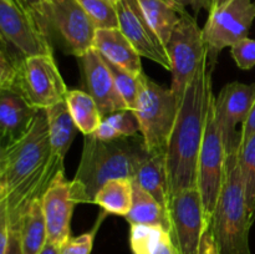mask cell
<instances>
[{"label":"cell","instance_id":"cell-28","mask_svg":"<svg viewBox=\"0 0 255 254\" xmlns=\"http://www.w3.org/2000/svg\"><path fill=\"white\" fill-rule=\"evenodd\" d=\"M238 162L246 192L247 206L252 218L255 221V133L241 142Z\"/></svg>","mask_w":255,"mask_h":254},{"label":"cell","instance_id":"cell-26","mask_svg":"<svg viewBox=\"0 0 255 254\" xmlns=\"http://www.w3.org/2000/svg\"><path fill=\"white\" fill-rule=\"evenodd\" d=\"M138 4L148 24L166 46L181 14L186 10H179L166 0H138Z\"/></svg>","mask_w":255,"mask_h":254},{"label":"cell","instance_id":"cell-30","mask_svg":"<svg viewBox=\"0 0 255 254\" xmlns=\"http://www.w3.org/2000/svg\"><path fill=\"white\" fill-rule=\"evenodd\" d=\"M90 19L94 21L96 29H112L119 27L116 5L109 0H77Z\"/></svg>","mask_w":255,"mask_h":254},{"label":"cell","instance_id":"cell-22","mask_svg":"<svg viewBox=\"0 0 255 254\" xmlns=\"http://www.w3.org/2000/svg\"><path fill=\"white\" fill-rule=\"evenodd\" d=\"M129 247L133 254H177L171 233L159 226L129 224Z\"/></svg>","mask_w":255,"mask_h":254},{"label":"cell","instance_id":"cell-17","mask_svg":"<svg viewBox=\"0 0 255 254\" xmlns=\"http://www.w3.org/2000/svg\"><path fill=\"white\" fill-rule=\"evenodd\" d=\"M39 110L19 94L0 90V132L2 146L20 138L31 127Z\"/></svg>","mask_w":255,"mask_h":254},{"label":"cell","instance_id":"cell-32","mask_svg":"<svg viewBox=\"0 0 255 254\" xmlns=\"http://www.w3.org/2000/svg\"><path fill=\"white\" fill-rule=\"evenodd\" d=\"M231 51L239 69L251 70L255 66V39L244 37L239 40L231 47Z\"/></svg>","mask_w":255,"mask_h":254},{"label":"cell","instance_id":"cell-4","mask_svg":"<svg viewBox=\"0 0 255 254\" xmlns=\"http://www.w3.org/2000/svg\"><path fill=\"white\" fill-rule=\"evenodd\" d=\"M239 148L241 144L227 154L223 186L209 222L221 254H252L249 232L254 221L247 206Z\"/></svg>","mask_w":255,"mask_h":254},{"label":"cell","instance_id":"cell-8","mask_svg":"<svg viewBox=\"0 0 255 254\" xmlns=\"http://www.w3.org/2000/svg\"><path fill=\"white\" fill-rule=\"evenodd\" d=\"M214 99L209 107L206 132L199 153L198 183H197L208 223L213 216L223 186L227 154H228L223 141V134L217 121Z\"/></svg>","mask_w":255,"mask_h":254},{"label":"cell","instance_id":"cell-31","mask_svg":"<svg viewBox=\"0 0 255 254\" xmlns=\"http://www.w3.org/2000/svg\"><path fill=\"white\" fill-rule=\"evenodd\" d=\"M107 212L104 211V213L97 219L96 224L91 231L86 232L84 234H80L77 237H70L61 247H60V254H91L92 247H94L95 237H96L97 231L101 226L102 221L105 219V216Z\"/></svg>","mask_w":255,"mask_h":254},{"label":"cell","instance_id":"cell-20","mask_svg":"<svg viewBox=\"0 0 255 254\" xmlns=\"http://www.w3.org/2000/svg\"><path fill=\"white\" fill-rule=\"evenodd\" d=\"M133 181L168 211L171 203L166 153H148L136 169Z\"/></svg>","mask_w":255,"mask_h":254},{"label":"cell","instance_id":"cell-36","mask_svg":"<svg viewBox=\"0 0 255 254\" xmlns=\"http://www.w3.org/2000/svg\"><path fill=\"white\" fill-rule=\"evenodd\" d=\"M253 133H255V101L248 119H247V121L242 125L241 142L244 141L246 138H248V137L252 136Z\"/></svg>","mask_w":255,"mask_h":254},{"label":"cell","instance_id":"cell-7","mask_svg":"<svg viewBox=\"0 0 255 254\" xmlns=\"http://www.w3.org/2000/svg\"><path fill=\"white\" fill-rule=\"evenodd\" d=\"M166 51L171 61L172 82L169 89L181 100L187 85L209 52L204 42L203 31L187 10L181 14V19L166 44Z\"/></svg>","mask_w":255,"mask_h":254},{"label":"cell","instance_id":"cell-9","mask_svg":"<svg viewBox=\"0 0 255 254\" xmlns=\"http://www.w3.org/2000/svg\"><path fill=\"white\" fill-rule=\"evenodd\" d=\"M254 20V0H231L223 6L211 10L202 29L209 56L217 60L222 50L248 37Z\"/></svg>","mask_w":255,"mask_h":254},{"label":"cell","instance_id":"cell-34","mask_svg":"<svg viewBox=\"0 0 255 254\" xmlns=\"http://www.w3.org/2000/svg\"><path fill=\"white\" fill-rule=\"evenodd\" d=\"M198 254H221L219 253L218 244H217L216 238H214L213 232H212L211 227L209 226L207 227L203 236H202Z\"/></svg>","mask_w":255,"mask_h":254},{"label":"cell","instance_id":"cell-14","mask_svg":"<svg viewBox=\"0 0 255 254\" xmlns=\"http://www.w3.org/2000/svg\"><path fill=\"white\" fill-rule=\"evenodd\" d=\"M254 101L255 84L247 85L238 81L227 84L214 99L217 121L223 134L227 153L241 144V132L237 131V126L247 121Z\"/></svg>","mask_w":255,"mask_h":254},{"label":"cell","instance_id":"cell-27","mask_svg":"<svg viewBox=\"0 0 255 254\" xmlns=\"http://www.w3.org/2000/svg\"><path fill=\"white\" fill-rule=\"evenodd\" d=\"M138 132L139 124L134 112L131 110H120L105 116L99 128L91 134L102 141H115L137 136Z\"/></svg>","mask_w":255,"mask_h":254},{"label":"cell","instance_id":"cell-10","mask_svg":"<svg viewBox=\"0 0 255 254\" xmlns=\"http://www.w3.org/2000/svg\"><path fill=\"white\" fill-rule=\"evenodd\" d=\"M47 26L67 54L80 57L94 47L97 29L77 0H50Z\"/></svg>","mask_w":255,"mask_h":254},{"label":"cell","instance_id":"cell-24","mask_svg":"<svg viewBox=\"0 0 255 254\" xmlns=\"http://www.w3.org/2000/svg\"><path fill=\"white\" fill-rule=\"evenodd\" d=\"M133 202V181L131 178H114L104 184L94 198L105 212L126 217Z\"/></svg>","mask_w":255,"mask_h":254},{"label":"cell","instance_id":"cell-5","mask_svg":"<svg viewBox=\"0 0 255 254\" xmlns=\"http://www.w3.org/2000/svg\"><path fill=\"white\" fill-rule=\"evenodd\" d=\"M179 109V99L171 89L141 75V86L133 112L139 133L149 153H166Z\"/></svg>","mask_w":255,"mask_h":254},{"label":"cell","instance_id":"cell-18","mask_svg":"<svg viewBox=\"0 0 255 254\" xmlns=\"http://www.w3.org/2000/svg\"><path fill=\"white\" fill-rule=\"evenodd\" d=\"M94 49L107 61L122 67L126 71L141 76L143 74L141 55L125 36L120 27L97 29L95 34Z\"/></svg>","mask_w":255,"mask_h":254},{"label":"cell","instance_id":"cell-41","mask_svg":"<svg viewBox=\"0 0 255 254\" xmlns=\"http://www.w3.org/2000/svg\"><path fill=\"white\" fill-rule=\"evenodd\" d=\"M109 1L112 2V4H114V5H116L117 2H119V0H109Z\"/></svg>","mask_w":255,"mask_h":254},{"label":"cell","instance_id":"cell-15","mask_svg":"<svg viewBox=\"0 0 255 254\" xmlns=\"http://www.w3.org/2000/svg\"><path fill=\"white\" fill-rule=\"evenodd\" d=\"M119 27L142 57L152 60L171 71L166 46L148 24L138 0H119L116 4Z\"/></svg>","mask_w":255,"mask_h":254},{"label":"cell","instance_id":"cell-1","mask_svg":"<svg viewBox=\"0 0 255 254\" xmlns=\"http://www.w3.org/2000/svg\"><path fill=\"white\" fill-rule=\"evenodd\" d=\"M64 159L51 154L46 110H39L31 127L0 151V208L15 227L22 209L44 196Z\"/></svg>","mask_w":255,"mask_h":254},{"label":"cell","instance_id":"cell-6","mask_svg":"<svg viewBox=\"0 0 255 254\" xmlns=\"http://www.w3.org/2000/svg\"><path fill=\"white\" fill-rule=\"evenodd\" d=\"M7 90L19 94L37 110H47L54 106L65 100L69 91L54 54L20 55Z\"/></svg>","mask_w":255,"mask_h":254},{"label":"cell","instance_id":"cell-38","mask_svg":"<svg viewBox=\"0 0 255 254\" xmlns=\"http://www.w3.org/2000/svg\"><path fill=\"white\" fill-rule=\"evenodd\" d=\"M39 254H60V247L47 242L46 246L44 247V249Z\"/></svg>","mask_w":255,"mask_h":254},{"label":"cell","instance_id":"cell-40","mask_svg":"<svg viewBox=\"0 0 255 254\" xmlns=\"http://www.w3.org/2000/svg\"><path fill=\"white\" fill-rule=\"evenodd\" d=\"M166 1H168V2H169V4H172V5H174V6H176V7H178V9H179V10H186V9H184V7L179 6V5H178V4H177V2H176V1H174V0H166Z\"/></svg>","mask_w":255,"mask_h":254},{"label":"cell","instance_id":"cell-25","mask_svg":"<svg viewBox=\"0 0 255 254\" xmlns=\"http://www.w3.org/2000/svg\"><path fill=\"white\" fill-rule=\"evenodd\" d=\"M65 101L77 128L85 136L94 133L99 128L104 116L95 99L89 92L82 90H69Z\"/></svg>","mask_w":255,"mask_h":254},{"label":"cell","instance_id":"cell-12","mask_svg":"<svg viewBox=\"0 0 255 254\" xmlns=\"http://www.w3.org/2000/svg\"><path fill=\"white\" fill-rule=\"evenodd\" d=\"M168 213L169 233L177 254H198L202 236L209 226L198 188L176 194L171 199Z\"/></svg>","mask_w":255,"mask_h":254},{"label":"cell","instance_id":"cell-23","mask_svg":"<svg viewBox=\"0 0 255 254\" xmlns=\"http://www.w3.org/2000/svg\"><path fill=\"white\" fill-rule=\"evenodd\" d=\"M133 181V179H132ZM129 224L159 226L169 232V213L154 197L144 191L133 181V202L128 213L125 217Z\"/></svg>","mask_w":255,"mask_h":254},{"label":"cell","instance_id":"cell-35","mask_svg":"<svg viewBox=\"0 0 255 254\" xmlns=\"http://www.w3.org/2000/svg\"><path fill=\"white\" fill-rule=\"evenodd\" d=\"M174 1L184 9L189 6L194 12H199L201 10H207L209 12L213 5L212 0H174Z\"/></svg>","mask_w":255,"mask_h":254},{"label":"cell","instance_id":"cell-16","mask_svg":"<svg viewBox=\"0 0 255 254\" xmlns=\"http://www.w3.org/2000/svg\"><path fill=\"white\" fill-rule=\"evenodd\" d=\"M77 59L81 65L86 91L95 99L102 116L105 117L120 110H128L117 91L111 70L97 50L92 47Z\"/></svg>","mask_w":255,"mask_h":254},{"label":"cell","instance_id":"cell-37","mask_svg":"<svg viewBox=\"0 0 255 254\" xmlns=\"http://www.w3.org/2000/svg\"><path fill=\"white\" fill-rule=\"evenodd\" d=\"M2 254H22L19 233H17L16 229L11 228V232H10L9 243H7L6 249H5V252Z\"/></svg>","mask_w":255,"mask_h":254},{"label":"cell","instance_id":"cell-29","mask_svg":"<svg viewBox=\"0 0 255 254\" xmlns=\"http://www.w3.org/2000/svg\"><path fill=\"white\" fill-rule=\"evenodd\" d=\"M105 61H106L109 69L111 70L117 91L120 92L121 97L124 99L127 109L133 111L134 106H136L137 97H138L139 86H141V76H136V75L126 71L125 69L107 61V60H105Z\"/></svg>","mask_w":255,"mask_h":254},{"label":"cell","instance_id":"cell-11","mask_svg":"<svg viewBox=\"0 0 255 254\" xmlns=\"http://www.w3.org/2000/svg\"><path fill=\"white\" fill-rule=\"evenodd\" d=\"M0 34L22 56L52 54L49 35L17 0H0Z\"/></svg>","mask_w":255,"mask_h":254},{"label":"cell","instance_id":"cell-33","mask_svg":"<svg viewBox=\"0 0 255 254\" xmlns=\"http://www.w3.org/2000/svg\"><path fill=\"white\" fill-rule=\"evenodd\" d=\"M25 9L31 12L35 19L39 21L44 31L49 35V26H47V7H49L50 0H17ZM51 39V37H50Z\"/></svg>","mask_w":255,"mask_h":254},{"label":"cell","instance_id":"cell-2","mask_svg":"<svg viewBox=\"0 0 255 254\" xmlns=\"http://www.w3.org/2000/svg\"><path fill=\"white\" fill-rule=\"evenodd\" d=\"M216 60L209 52L179 100L176 124L166 152L171 199L186 189L197 188L198 161L209 107L214 99L212 74Z\"/></svg>","mask_w":255,"mask_h":254},{"label":"cell","instance_id":"cell-13","mask_svg":"<svg viewBox=\"0 0 255 254\" xmlns=\"http://www.w3.org/2000/svg\"><path fill=\"white\" fill-rule=\"evenodd\" d=\"M80 203L74 181L65 177V169L57 172L42 196V208L47 228V242L61 247L71 237V218Z\"/></svg>","mask_w":255,"mask_h":254},{"label":"cell","instance_id":"cell-19","mask_svg":"<svg viewBox=\"0 0 255 254\" xmlns=\"http://www.w3.org/2000/svg\"><path fill=\"white\" fill-rule=\"evenodd\" d=\"M22 254H39L47 243V228L42 197L35 198L20 213L16 226Z\"/></svg>","mask_w":255,"mask_h":254},{"label":"cell","instance_id":"cell-39","mask_svg":"<svg viewBox=\"0 0 255 254\" xmlns=\"http://www.w3.org/2000/svg\"><path fill=\"white\" fill-rule=\"evenodd\" d=\"M229 1H231V0H212V2H213V5H212V10L223 6V5H226L227 2Z\"/></svg>","mask_w":255,"mask_h":254},{"label":"cell","instance_id":"cell-21","mask_svg":"<svg viewBox=\"0 0 255 254\" xmlns=\"http://www.w3.org/2000/svg\"><path fill=\"white\" fill-rule=\"evenodd\" d=\"M46 116L51 154L60 159H65L79 128L70 114L65 100L49 107L46 110Z\"/></svg>","mask_w":255,"mask_h":254},{"label":"cell","instance_id":"cell-3","mask_svg":"<svg viewBox=\"0 0 255 254\" xmlns=\"http://www.w3.org/2000/svg\"><path fill=\"white\" fill-rule=\"evenodd\" d=\"M142 136L102 141L94 134L84 138L75 182L80 203H94L99 189L114 178L133 179L139 162L148 154Z\"/></svg>","mask_w":255,"mask_h":254}]
</instances>
